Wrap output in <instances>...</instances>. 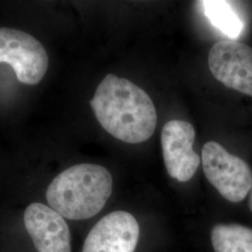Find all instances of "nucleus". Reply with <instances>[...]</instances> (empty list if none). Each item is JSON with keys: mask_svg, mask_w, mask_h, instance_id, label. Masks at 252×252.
Segmentation results:
<instances>
[{"mask_svg": "<svg viewBox=\"0 0 252 252\" xmlns=\"http://www.w3.org/2000/svg\"><path fill=\"white\" fill-rule=\"evenodd\" d=\"M90 105L101 126L123 142L142 143L154 134L157 112L153 100L132 81L108 74Z\"/></svg>", "mask_w": 252, "mask_h": 252, "instance_id": "1", "label": "nucleus"}, {"mask_svg": "<svg viewBox=\"0 0 252 252\" xmlns=\"http://www.w3.org/2000/svg\"><path fill=\"white\" fill-rule=\"evenodd\" d=\"M113 180L102 165L80 163L63 170L50 183L46 199L61 216L81 220L95 216L112 193Z\"/></svg>", "mask_w": 252, "mask_h": 252, "instance_id": "2", "label": "nucleus"}, {"mask_svg": "<svg viewBox=\"0 0 252 252\" xmlns=\"http://www.w3.org/2000/svg\"><path fill=\"white\" fill-rule=\"evenodd\" d=\"M202 165L207 180L220 194L232 203H239L252 187V171L249 164L220 144L208 141L202 149Z\"/></svg>", "mask_w": 252, "mask_h": 252, "instance_id": "3", "label": "nucleus"}, {"mask_svg": "<svg viewBox=\"0 0 252 252\" xmlns=\"http://www.w3.org/2000/svg\"><path fill=\"white\" fill-rule=\"evenodd\" d=\"M0 63L9 64L20 82L36 85L45 76L49 57L42 44L30 34L0 27Z\"/></svg>", "mask_w": 252, "mask_h": 252, "instance_id": "4", "label": "nucleus"}, {"mask_svg": "<svg viewBox=\"0 0 252 252\" xmlns=\"http://www.w3.org/2000/svg\"><path fill=\"white\" fill-rule=\"evenodd\" d=\"M208 67L226 87L252 96V48L239 41H218L208 54Z\"/></svg>", "mask_w": 252, "mask_h": 252, "instance_id": "5", "label": "nucleus"}, {"mask_svg": "<svg viewBox=\"0 0 252 252\" xmlns=\"http://www.w3.org/2000/svg\"><path fill=\"white\" fill-rule=\"evenodd\" d=\"M195 130L188 122L172 120L162 129L161 144L165 168L180 182L189 181L197 171L201 159L192 149Z\"/></svg>", "mask_w": 252, "mask_h": 252, "instance_id": "6", "label": "nucleus"}, {"mask_svg": "<svg viewBox=\"0 0 252 252\" xmlns=\"http://www.w3.org/2000/svg\"><path fill=\"white\" fill-rule=\"evenodd\" d=\"M140 229L131 213L114 211L92 228L81 252H135Z\"/></svg>", "mask_w": 252, "mask_h": 252, "instance_id": "7", "label": "nucleus"}, {"mask_svg": "<svg viewBox=\"0 0 252 252\" xmlns=\"http://www.w3.org/2000/svg\"><path fill=\"white\" fill-rule=\"evenodd\" d=\"M27 232L38 252H71V234L63 217L52 207L32 203L24 214Z\"/></svg>", "mask_w": 252, "mask_h": 252, "instance_id": "8", "label": "nucleus"}, {"mask_svg": "<svg viewBox=\"0 0 252 252\" xmlns=\"http://www.w3.org/2000/svg\"><path fill=\"white\" fill-rule=\"evenodd\" d=\"M215 252H252V228L237 223H220L211 230Z\"/></svg>", "mask_w": 252, "mask_h": 252, "instance_id": "9", "label": "nucleus"}, {"mask_svg": "<svg viewBox=\"0 0 252 252\" xmlns=\"http://www.w3.org/2000/svg\"><path fill=\"white\" fill-rule=\"evenodd\" d=\"M199 3H201L204 14L213 27L231 39L240 36L244 29L243 22L234 11L231 2L204 0Z\"/></svg>", "mask_w": 252, "mask_h": 252, "instance_id": "10", "label": "nucleus"}, {"mask_svg": "<svg viewBox=\"0 0 252 252\" xmlns=\"http://www.w3.org/2000/svg\"><path fill=\"white\" fill-rule=\"evenodd\" d=\"M249 206H250V208H251V210H252V189H251V195H250V200H249Z\"/></svg>", "mask_w": 252, "mask_h": 252, "instance_id": "11", "label": "nucleus"}]
</instances>
